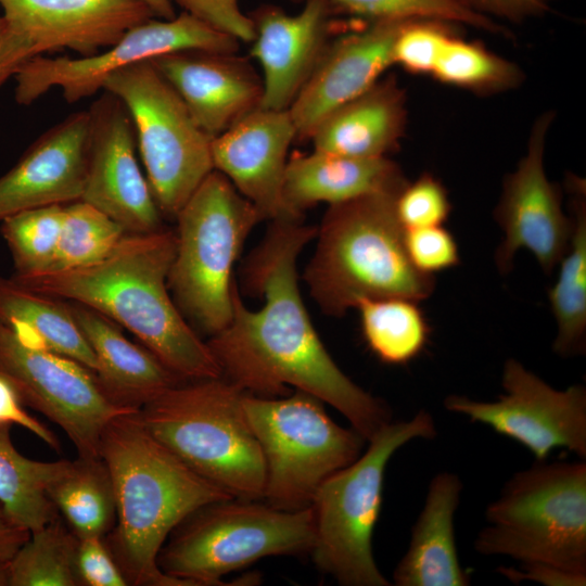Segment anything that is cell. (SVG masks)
I'll return each mask as SVG.
<instances>
[{"label":"cell","mask_w":586,"mask_h":586,"mask_svg":"<svg viewBox=\"0 0 586 586\" xmlns=\"http://www.w3.org/2000/svg\"><path fill=\"white\" fill-rule=\"evenodd\" d=\"M395 211L404 229L443 226L451 203L444 184L432 174L423 173L400 190Z\"/></svg>","instance_id":"74e56055"},{"label":"cell","mask_w":586,"mask_h":586,"mask_svg":"<svg viewBox=\"0 0 586 586\" xmlns=\"http://www.w3.org/2000/svg\"><path fill=\"white\" fill-rule=\"evenodd\" d=\"M484 514L473 544L480 555L586 573L585 460H536L505 483Z\"/></svg>","instance_id":"8992f818"},{"label":"cell","mask_w":586,"mask_h":586,"mask_svg":"<svg viewBox=\"0 0 586 586\" xmlns=\"http://www.w3.org/2000/svg\"><path fill=\"white\" fill-rule=\"evenodd\" d=\"M242 406L264 457L263 498L277 509L309 507L321 483L355 461L367 442L303 391L282 398L245 392Z\"/></svg>","instance_id":"30bf717a"},{"label":"cell","mask_w":586,"mask_h":586,"mask_svg":"<svg viewBox=\"0 0 586 586\" xmlns=\"http://www.w3.org/2000/svg\"><path fill=\"white\" fill-rule=\"evenodd\" d=\"M222 377L182 381L138 410L148 431L195 473L233 498L259 500L265 462L242 406Z\"/></svg>","instance_id":"5b68a950"},{"label":"cell","mask_w":586,"mask_h":586,"mask_svg":"<svg viewBox=\"0 0 586 586\" xmlns=\"http://www.w3.org/2000/svg\"><path fill=\"white\" fill-rule=\"evenodd\" d=\"M407 125L406 94L395 76L329 113L310 136L314 150L358 158L387 157Z\"/></svg>","instance_id":"d4e9b609"},{"label":"cell","mask_w":586,"mask_h":586,"mask_svg":"<svg viewBox=\"0 0 586 586\" xmlns=\"http://www.w3.org/2000/svg\"><path fill=\"white\" fill-rule=\"evenodd\" d=\"M454 23L416 18L408 21L393 47V63L415 75H432L434 67L455 33Z\"/></svg>","instance_id":"8d00e7d4"},{"label":"cell","mask_w":586,"mask_h":586,"mask_svg":"<svg viewBox=\"0 0 586 586\" xmlns=\"http://www.w3.org/2000/svg\"><path fill=\"white\" fill-rule=\"evenodd\" d=\"M145 5L151 10L154 17L162 20L174 18L177 14L175 13V4L171 0H141Z\"/></svg>","instance_id":"7dc6e473"},{"label":"cell","mask_w":586,"mask_h":586,"mask_svg":"<svg viewBox=\"0 0 586 586\" xmlns=\"http://www.w3.org/2000/svg\"><path fill=\"white\" fill-rule=\"evenodd\" d=\"M243 266V284L264 297L260 309L241 301L234 282L232 316L206 342L221 377L262 397L306 392L339 410L367 442L392 421L390 407L352 381L317 334L298 288L297 257L316 238L317 227L280 217Z\"/></svg>","instance_id":"6da1fadb"},{"label":"cell","mask_w":586,"mask_h":586,"mask_svg":"<svg viewBox=\"0 0 586 586\" xmlns=\"http://www.w3.org/2000/svg\"><path fill=\"white\" fill-rule=\"evenodd\" d=\"M431 76L442 84L482 95L514 89L524 79L515 63L456 35L447 42Z\"/></svg>","instance_id":"d6a6232c"},{"label":"cell","mask_w":586,"mask_h":586,"mask_svg":"<svg viewBox=\"0 0 586 586\" xmlns=\"http://www.w3.org/2000/svg\"><path fill=\"white\" fill-rule=\"evenodd\" d=\"M295 140L289 110L258 107L213 138V167L255 206L263 220L284 217L282 188L288 151Z\"/></svg>","instance_id":"ffe728a7"},{"label":"cell","mask_w":586,"mask_h":586,"mask_svg":"<svg viewBox=\"0 0 586 586\" xmlns=\"http://www.w3.org/2000/svg\"><path fill=\"white\" fill-rule=\"evenodd\" d=\"M89 113L69 114L42 132L0 176V221L15 213L81 199Z\"/></svg>","instance_id":"7402d4cb"},{"label":"cell","mask_w":586,"mask_h":586,"mask_svg":"<svg viewBox=\"0 0 586 586\" xmlns=\"http://www.w3.org/2000/svg\"><path fill=\"white\" fill-rule=\"evenodd\" d=\"M10 430L11 425L0 424V505L15 523L34 532L59 517L46 491L56 461L23 456Z\"/></svg>","instance_id":"4dcf8cb0"},{"label":"cell","mask_w":586,"mask_h":586,"mask_svg":"<svg viewBox=\"0 0 586 586\" xmlns=\"http://www.w3.org/2000/svg\"><path fill=\"white\" fill-rule=\"evenodd\" d=\"M555 113L547 111L534 122L526 152L514 171L506 175L494 218L504 232L495 253L501 275L513 267L517 252L530 251L546 275L565 254L572 220L562 209L560 188L550 182L544 169V153Z\"/></svg>","instance_id":"9a60e30c"},{"label":"cell","mask_w":586,"mask_h":586,"mask_svg":"<svg viewBox=\"0 0 586 586\" xmlns=\"http://www.w3.org/2000/svg\"><path fill=\"white\" fill-rule=\"evenodd\" d=\"M301 2L304 0H291ZM340 15L361 17L368 22L385 20L433 18L467 24L494 34L505 29L494 18L477 13L459 0H327Z\"/></svg>","instance_id":"d590c367"},{"label":"cell","mask_w":586,"mask_h":586,"mask_svg":"<svg viewBox=\"0 0 586 586\" xmlns=\"http://www.w3.org/2000/svg\"><path fill=\"white\" fill-rule=\"evenodd\" d=\"M388 157L358 158L313 151L288 160L282 205L284 217L302 218L318 203L329 205L365 194L402 190L407 183Z\"/></svg>","instance_id":"603a6c76"},{"label":"cell","mask_w":586,"mask_h":586,"mask_svg":"<svg viewBox=\"0 0 586 586\" xmlns=\"http://www.w3.org/2000/svg\"><path fill=\"white\" fill-rule=\"evenodd\" d=\"M497 572L513 584L524 581L545 586H585L586 573L569 571L552 564L539 562L520 563L515 566H499Z\"/></svg>","instance_id":"7bdbcfd3"},{"label":"cell","mask_w":586,"mask_h":586,"mask_svg":"<svg viewBox=\"0 0 586 586\" xmlns=\"http://www.w3.org/2000/svg\"><path fill=\"white\" fill-rule=\"evenodd\" d=\"M40 55L34 42L0 14V87L30 59Z\"/></svg>","instance_id":"ee69618b"},{"label":"cell","mask_w":586,"mask_h":586,"mask_svg":"<svg viewBox=\"0 0 586 586\" xmlns=\"http://www.w3.org/2000/svg\"><path fill=\"white\" fill-rule=\"evenodd\" d=\"M240 41L182 11L170 20L152 17L128 29L115 43L89 56H43L15 74L14 98L29 105L58 88L68 103L103 90L105 80L127 66L183 50L238 52Z\"/></svg>","instance_id":"4fadbf2b"},{"label":"cell","mask_w":586,"mask_h":586,"mask_svg":"<svg viewBox=\"0 0 586 586\" xmlns=\"http://www.w3.org/2000/svg\"><path fill=\"white\" fill-rule=\"evenodd\" d=\"M126 233L118 222L85 201L64 204L58 247L48 271L97 263L106 257Z\"/></svg>","instance_id":"836d02e7"},{"label":"cell","mask_w":586,"mask_h":586,"mask_svg":"<svg viewBox=\"0 0 586 586\" xmlns=\"http://www.w3.org/2000/svg\"><path fill=\"white\" fill-rule=\"evenodd\" d=\"M24 406L13 385L0 374V424L25 428L59 451L61 444L58 436L42 422L33 418Z\"/></svg>","instance_id":"b9f144b4"},{"label":"cell","mask_w":586,"mask_h":586,"mask_svg":"<svg viewBox=\"0 0 586 586\" xmlns=\"http://www.w3.org/2000/svg\"><path fill=\"white\" fill-rule=\"evenodd\" d=\"M408 21L368 22L361 29L333 38L289 109L297 141L309 140L329 113L382 78L383 73L394 65L393 47Z\"/></svg>","instance_id":"ac0fdd59"},{"label":"cell","mask_w":586,"mask_h":586,"mask_svg":"<svg viewBox=\"0 0 586 586\" xmlns=\"http://www.w3.org/2000/svg\"><path fill=\"white\" fill-rule=\"evenodd\" d=\"M364 340L387 365H407L425 349L431 329L418 302L404 297L364 298L356 307Z\"/></svg>","instance_id":"f546056e"},{"label":"cell","mask_w":586,"mask_h":586,"mask_svg":"<svg viewBox=\"0 0 586 586\" xmlns=\"http://www.w3.org/2000/svg\"><path fill=\"white\" fill-rule=\"evenodd\" d=\"M0 586H9V561H0Z\"/></svg>","instance_id":"c3c4849f"},{"label":"cell","mask_w":586,"mask_h":586,"mask_svg":"<svg viewBox=\"0 0 586 586\" xmlns=\"http://www.w3.org/2000/svg\"><path fill=\"white\" fill-rule=\"evenodd\" d=\"M469 9L485 16H496L521 23L546 13L551 0H459ZM493 18V17H492Z\"/></svg>","instance_id":"f6af8a7d"},{"label":"cell","mask_w":586,"mask_h":586,"mask_svg":"<svg viewBox=\"0 0 586 586\" xmlns=\"http://www.w3.org/2000/svg\"><path fill=\"white\" fill-rule=\"evenodd\" d=\"M103 90L128 110L153 198L162 215L175 219L214 170L213 138L150 61L115 72Z\"/></svg>","instance_id":"8fae6325"},{"label":"cell","mask_w":586,"mask_h":586,"mask_svg":"<svg viewBox=\"0 0 586 586\" xmlns=\"http://www.w3.org/2000/svg\"><path fill=\"white\" fill-rule=\"evenodd\" d=\"M175 219L177 244L168 288L183 317L212 336L231 319L232 269L246 238L263 219L215 169Z\"/></svg>","instance_id":"ba28073f"},{"label":"cell","mask_w":586,"mask_h":586,"mask_svg":"<svg viewBox=\"0 0 586 586\" xmlns=\"http://www.w3.org/2000/svg\"><path fill=\"white\" fill-rule=\"evenodd\" d=\"M67 304L97 357L95 375L117 406L139 410L166 390L184 381L146 347L126 339L109 318L81 304Z\"/></svg>","instance_id":"484cf974"},{"label":"cell","mask_w":586,"mask_h":586,"mask_svg":"<svg viewBox=\"0 0 586 586\" xmlns=\"http://www.w3.org/2000/svg\"><path fill=\"white\" fill-rule=\"evenodd\" d=\"M150 62L212 138L260 107L263 78L237 52L183 50Z\"/></svg>","instance_id":"d6986e66"},{"label":"cell","mask_w":586,"mask_h":586,"mask_svg":"<svg viewBox=\"0 0 586 586\" xmlns=\"http://www.w3.org/2000/svg\"><path fill=\"white\" fill-rule=\"evenodd\" d=\"M463 484L443 471L429 484L423 507L411 527L408 548L393 572L396 586H468L471 575L459 561L455 514Z\"/></svg>","instance_id":"cb8c5ba5"},{"label":"cell","mask_w":586,"mask_h":586,"mask_svg":"<svg viewBox=\"0 0 586 586\" xmlns=\"http://www.w3.org/2000/svg\"><path fill=\"white\" fill-rule=\"evenodd\" d=\"M99 456L109 468L116 499V522L104 540L128 584L187 586L160 569L163 545L190 513L233 497L156 440L138 411L119 415L106 424Z\"/></svg>","instance_id":"3957f363"},{"label":"cell","mask_w":586,"mask_h":586,"mask_svg":"<svg viewBox=\"0 0 586 586\" xmlns=\"http://www.w3.org/2000/svg\"><path fill=\"white\" fill-rule=\"evenodd\" d=\"M30 532L15 523L0 505V561H10Z\"/></svg>","instance_id":"bcb514c9"},{"label":"cell","mask_w":586,"mask_h":586,"mask_svg":"<svg viewBox=\"0 0 586 586\" xmlns=\"http://www.w3.org/2000/svg\"><path fill=\"white\" fill-rule=\"evenodd\" d=\"M0 321L27 340L67 356L95 373L97 357L76 324L68 304L0 276Z\"/></svg>","instance_id":"f1b7e54d"},{"label":"cell","mask_w":586,"mask_h":586,"mask_svg":"<svg viewBox=\"0 0 586 586\" xmlns=\"http://www.w3.org/2000/svg\"><path fill=\"white\" fill-rule=\"evenodd\" d=\"M76 570L80 586H128L104 537L79 538Z\"/></svg>","instance_id":"60d3db41"},{"label":"cell","mask_w":586,"mask_h":586,"mask_svg":"<svg viewBox=\"0 0 586 586\" xmlns=\"http://www.w3.org/2000/svg\"><path fill=\"white\" fill-rule=\"evenodd\" d=\"M433 416L420 409L411 419L391 421L371 440L366 451L321 483L314 495L317 566L345 586H390L379 570L372 537L379 520L386 466L412 440H433Z\"/></svg>","instance_id":"52a82bcc"},{"label":"cell","mask_w":586,"mask_h":586,"mask_svg":"<svg viewBox=\"0 0 586 586\" xmlns=\"http://www.w3.org/2000/svg\"><path fill=\"white\" fill-rule=\"evenodd\" d=\"M400 190L329 205L303 279L326 315L342 317L364 298L432 295L435 278L418 271L404 245L395 211Z\"/></svg>","instance_id":"277c9868"},{"label":"cell","mask_w":586,"mask_h":586,"mask_svg":"<svg viewBox=\"0 0 586 586\" xmlns=\"http://www.w3.org/2000/svg\"><path fill=\"white\" fill-rule=\"evenodd\" d=\"M78 542L60 517L30 532L9 561V586H80Z\"/></svg>","instance_id":"1f68e13d"},{"label":"cell","mask_w":586,"mask_h":586,"mask_svg":"<svg viewBox=\"0 0 586 586\" xmlns=\"http://www.w3.org/2000/svg\"><path fill=\"white\" fill-rule=\"evenodd\" d=\"M183 12L240 42H252L253 23L240 9V0H171Z\"/></svg>","instance_id":"ab89813d"},{"label":"cell","mask_w":586,"mask_h":586,"mask_svg":"<svg viewBox=\"0 0 586 586\" xmlns=\"http://www.w3.org/2000/svg\"><path fill=\"white\" fill-rule=\"evenodd\" d=\"M167 539L157 557L166 575L187 586L227 585L224 575L262 558L310 553L314 511L311 506L286 511L229 498L196 509Z\"/></svg>","instance_id":"9c48e42d"},{"label":"cell","mask_w":586,"mask_h":586,"mask_svg":"<svg viewBox=\"0 0 586 586\" xmlns=\"http://www.w3.org/2000/svg\"><path fill=\"white\" fill-rule=\"evenodd\" d=\"M501 385L505 394L495 402L450 394L444 407L523 445L537 461L555 448L586 460L585 385L556 390L514 358L504 364Z\"/></svg>","instance_id":"5bb4252c"},{"label":"cell","mask_w":586,"mask_h":586,"mask_svg":"<svg viewBox=\"0 0 586 586\" xmlns=\"http://www.w3.org/2000/svg\"><path fill=\"white\" fill-rule=\"evenodd\" d=\"M176 232L126 233L103 259L71 269L12 277L36 292L81 304L125 327L184 381L221 377L207 343L170 296Z\"/></svg>","instance_id":"7a4b0ae2"},{"label":"cell","mask_w":586,"mask_h":586,"mask_svg":"<svg viewBox=\"0 0 586 586\" xmlns=\"http://www.w3.org/2000/svg\"><path fill=\"white\" fill-rule=\"evenodd\" d=\"M64 204L25 209L1 220L0 232L10 250L15 273L28 277L46 272L53 262Z\"/></svg>","instance_id":"e575fe53"},{"label":"cell","mask_w":586,"mask_h":586,"mask_svg":"<svg viewBox=\"0 0 586 586\" xmlns=\"http://www.w3.org/2000/svg\"><path fill=\"white\" fill-rule=\"evenodd\" d=\"M572 233L569 247L559 262L558 279L548 291L557 323L552 343L556 355L566 358L586 348V190L585 180L568 175Z\"/></svg>","instance_id":"4316f807"},{"label":"cell","mask_w":586,"mask_h":586,"mask_svg":"<svg viewBox=\"0 0 586 586\" xmlns=\"http://www.w3.org/2000/svg\"><path fill=\"white\" fill-rule=\"evenodd\" d=\"M47 495L78 537H105L116 522V499L104 460L81 457L58 460Z\"/></svg>","instance_id":"83f0119b"},{"label":"cell","mask_w":586,"mask_h":586,"mask_svg":"<svg viewBox=\"0 0 586 586\" xmlns=\"http://www.w3.org/2000/svg\"><path fill=\"white\" fill-rule=\"evenodd\" d=\"M0 10L40 55L68 49L89 56L154 17L141 0H0Z\"/></svg>","instance_id":"44dd1931"},{"label":"cell","mask_w":586,"mask_h":586,"mask_svg":"<svg viewBox=\"0 0 586 586\" xmlns=\"http://www.w3.org/2000/svg\"><path fill=\"white\" fill-rule=\"evenodd\" d=\"M404 245L412 266L425 275L434 276L460 263L456 239L443 226L404 229Z\"/></svg>","instance_id":"f35d334b"},{"label":"cell","mask_w":586,"mask_h":586,"mask_svg":"<svg viewBox=\"0 0 586 586\" xmlns=\"http://www.w3.org/2000/svg\"><path fill=\"white\" fill-rule=\"evenodd\" d=\"M89 131L81 201L97 207L127 233L162 229V213L137 158L130 114L113 93L102 90L88 109Z\"/></svg>","instance_id":"2e32d148"},{"label":"cell","mask_w":586,"mask_h":586,"mask_svg":"<svg viewBox=\"0 0 586 586\" xmlns=\"http://www.w3.org/2000/svg\"><path fill=\"white\" fill-rule=\"evenodd\" d=\"M0 374L25 406L65 432L81 457L99 456L101 435L112 419L138 411L114 404L86 366L27 340L2 321Z\"/></svg>","instance_id":"7c38bea8"},{"label":"cell","mask_w":586,"mask_h":586,"mask_svg":"<svg viewBox=\"0 0 586 586\" xmlns=\"http://www.w3.org/2000/svg\"><path fill=\"white\" fill-rule=\"evenodd\" d=\"M304 2L295 15L275 4L249 13L255 30L251 56L263 72L260 107L289 110L336 36L335 9L327 0Z\"/></svg>","instance_id":"e0dca14e"}]
</instances>
